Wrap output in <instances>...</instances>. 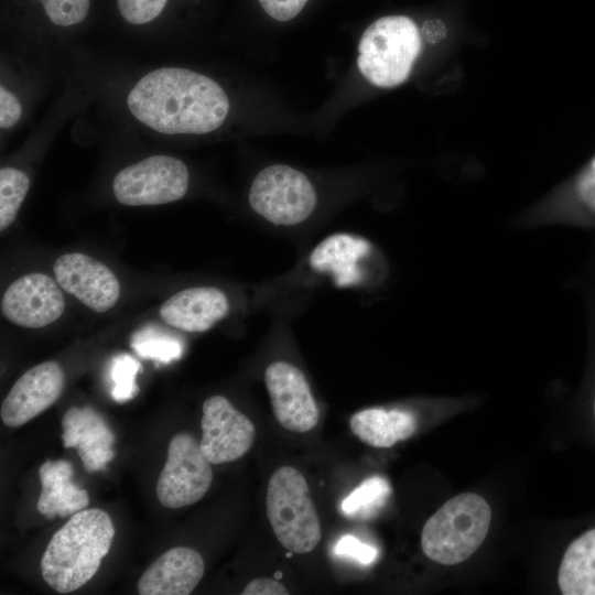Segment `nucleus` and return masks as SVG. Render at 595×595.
<instances>
[{"label": "nucleus", "mask_w": 595, "mask_h": 595, "mask_svg": "<svg viewBox=\"0 0 595 595\" xmlns=\"http://www.w3.org/2000/svg\"><path fill=\"white\" fill-rule=\"evenodd\" d=\"M127 105L137 120L164 134H203L219 128L229 100L214 79L180 67L144 75L130 90Z\"/></svg>", "instance_id": "f257e3e1"}, {"label": "nucleus", "mask_w": 595, "mask_h": 595, "mask_svg": "<svg viewBox=\"0 0 595 595\" xmlns=\"http://www.w3.org/2000/svg\"><path fill=\"white\" fill-rule=\"evenodd\" d=\"M115 527L109 515L98 508L83 509L52 537L40 566L44 581L61 594L85 585L108 554Z\"/></svg>", "instance_id": "f03ea898"}, {"label": "nucleus", "mask_w": 595, "mask_h": 595, "mask_svg": "<svg viewBox=\"0 0 595 595\" xmlns=\"http://www.w3.org/2000/svg\"><path fill=\"white\" fill-rule=\"evenodd\" d=\"M490 520L491 510L483 497L459 494L428 519L421 533L422 550L436 563L458 564L483 543Z\"/></svg>", "instance_id": "7ed1b4c3"}, {"label": "nucleus", "mask_w": 595, "mask_h": 595, "mask_svg": "<svg viewBox=\"0 0 595 595\" xmlns=\"http://www.w3.org/2000/svg\"><path fill=\"white\" fill-rule=\"evenodd\" d=\"M421 46L420 32L413 20L405 15L380 18L361 35L358 69L377 87L399 86L410 76Z\"/></svg>", "instance_id": "20e7f679"}, {"label": "nucleus", "mask_w": 595, "mask_h": 595, "mask_svg": "<svg viewBox=\"0 0 595 595\" xmlns=\"http://www.w3.org/2000/svg\"><path fill=\"white\" fill-rule=\"evenodd\" d=\"M267 516L279 542L294 553H309L321 541L322 528L304 476L281 466L270 476Z\"/></svg>", "instance_id": "39448f33"}, {"label": "nucleus", "mask_w": 595, "mask_h": 595, "mask_svg": "<svg viewBox=\"0 0 595 595\" xmlns=\"http://www.w3.org/2000/svg\"><path fill=\"white\" fill-rule=\"evenodd\" d=\"M249 204L271 224L293 226L313 213L316 193L302 172L284 164H274L255 177L249 192Z\"/></svg>", "instance_id": "423d86ee"}, {"label": "nucleus", "mask_w": 595, "mask_h": 595, "mask_svg": "<svg viewBox=\"0 0 595 595\" xmlns=\"http://www.w3.org/2000/svg\"><path fill=\"white\" fill-rule=\"evenodd\" d=\"M188 187L186 165L171 155H152L131 164L113 178L117 201L127 206L159 205L181 199Z\"/></svg>", "instance_id": "0eeeda50"}, {"label": "nucleus", "mask_w": 595, "mask_h": 595, "mask_svg": "<svg viewBox=\"0 0 595 595\" xmlns=\"http://www.w3.org/2000/svg\"><path fill=\"white\" fill-rule=\"evenodd\" d=\"M212 480L210 463L195 439L187 433L174 435L155 487L161 505L172 509L193 505L208 491Z\"/></svg>", "instance_id": "6e6552de"}, {"label": "nucleus", "mask_w": 595, "mask_h": 595, "mask_svg": "<svg viewBox=\"0 0 595 595\" xmlns=\"http://www.w3.org/2000/svg\"><path fill=\"white\" fill-rule=\"evenodd\" d=\"M199 447L210 464H224L241 457L252 446L253 423L223 396L208 397L203 403Z\"/></svg>", "instance_id": "1a4fd4ad"}, {"label": "nucleus", "mask_w": 595, "mask_h": 595, "mask_svg": "<svg viewBox=\"0 0 595 595\" xmlns=\"http://www.w3.org/2000/svg\"><path fill=\"white\" fill-rule=\"evenodd\" d=\"M266 387L277 421L291 432L315 428L318 411L304 374L286 361H273L264 371Z\"/></svg>", "instance_id": "9d476101"}, {"label": "nucleus", "mask_w": 595, "mask_h": 595, "mask_svg": "<svg viewBox=\"0 0 595 595\" xmlns=\"http://www.w3.org/2000/svg\"><path fill=\"white\" fill-rule=\"evenodd\" d=\"M57 284V281L40 272L19 278L2 295L3 316L28 328H40L55 322L65 309L64 295Z\"/></svg>", "instance_id": "9b49d317"}, {"label": "nucleus", "mask_w": 595, "mask_h": 595, "mask_svg": "<svg viewBox=\"0 0 595 595\" xmlns=\"http://www.w3.org/2000/svg\"><path fill=\"white\" fill-rule=\"evenodd\" d=\"M53 270L58 285L95 312H107L119 299L120 284L115 273L89 256L65 253Z\"/></svg>", "instance_id": "f8f14e48"}, {"label": "nucleus", "mask_w": 595, "mask_h": 595, "mask_svg": "<svg viewBox=\"0 0 595 595\" xmlns=\"http://www.w3.org/2000/svg\"><path fill=\"white\" fill-rule=\"evenodd\" d=\"M65 386L61 365L48 360L25 371L12 386L0 409L2 422L18 428L57 401Z\"/></svg>", "instance_id": "ddd939ff"}, {"label": "nucleus", "mask_w": 595, "mask_h": 595, "mask_svg": "<svg viewBox=\"0 0 595 595\" xmlns=\"http://www.w3.org/2000/svg\"><path fill=\"white\" fill-rule=\"evenodd\" d=\"M64 447L77 448L84 468L89 472L102 469L115 452V434L101 414L90 407L69 408L62 420Z\"/></svg>", "instance_id": "4468645a"}, {"label": "nucleus", "mask_w": 595, "mask_h": 595, "mask_svg": "<svg viewBox=\"0 0 595 595\" xmlns=\"http://www.w3.org/2000/svg\"><path fill=\"white\" fill-rule=\"evenodd\" d=\"M204 571V560L197 551L175 547L144 571L137 589L141 595H187L197 586Z\"/></svg>", "instance_id": "2eb2a0df"}, {"label": "nucleus", "mask_w": 595, "mask_h": 595, "mask_svg": "<svg viewBox=\"0 0 595 595\" xmlns=\"http://www.w3.org/2000/svg\"><path fill=\"white\" fill-rule=\"evenodd\" d=\"M229 301L218 288L196 286L182 290L160 307L166 324L188 333L205 332L227 316Z\"/></svg>", "instance_id": "dca6fc26"}, {"label": "nucleus", "mask_w": 595, "mask_h": 595, "mask_svg": "<svg viewBox=\"0 0 595 595\" xmlns=\"http://www.w3.org/2000/svg\"><path fill=\"white\" fill-rule=\"evenodd\" d=\"M371 252V244L350 234H334L323 239L310 255V266L329 274L337 286H350L363 279L359 261Z\"/></svg>", "instance_id": "f3484780"}, {"label": "nucleus", "mask_w": 595, "mask_h": 595, "mask_svg": "<svg viewBox=\"0 0 595 595\" xmlns=\"http://www.w3.org/2000/svg\"><path fill=\"white\" fill-rule=\"evenodd\" d=\"M39 475L42 489L36 507L45 518H65L88 506V491L73 483L74 470L69 462L45 461L40 466Z\"/></svg>", "instance_id": "a211bd4d"}, {"label": "nucleus", "mask_w": 595, "mask_h": 595, "mask_svg": "<svg viewBox=\"0 0 595 595\" xmlns=\"http://www.w3.org/2000/svg\"><path fill=\"white\" fill-rule=\"evenodd\" d=\"M351 432L365 444L387 448L411 437L416 431L413 413L383 408H368L356 412L349 420Z\"/></svg>", "instance_id": "6ab92c4d"}, {"label": "nucleus", "mask_w": 595, "mask_h": 595, "mask_svg": "<svg viewBox=\"0 0 595 595\" xmlns=\"http://www.w3.org/2000/svg\"><path fill=\"white\" fill-rule=\"evenodd\" d=\"M558 583L564 595H595V529L569 545L559 569Z\"/></svg>", "instance_id": "aec40b11"}, {"label": "nucleus", "mask_w": 595, "mask_h": 595, "mask_svg": "<svg viewBox=\"0 0 595 595\" xmlns=\"http://www.w3.org/2000/svg\"><path fill=\"white\" fill-rule=\"evenodd\" d=\"M390 495L389 482L382 476H371L342 500L340 510L348 518L370 519L385 507Z\"/></svg>", "instance_id": "412c9836"}, {"label": "nucleus", "mask_w": 595, "mask_h": 595, "mask_svg": "<svg viewBox=\"0 0 595 595\" xmlns=\"http://www.w3.org/2000/svg\"><path fill=\"white\" fill-rule=\"evenodd\" d=\"M131 347L140 357L163 364L181 358L183 353V344L176 336L153 325L136 332Z\"/></svg>", "instance_id": "4be33fe9"}, {"label": "nucleus", "mask_w": 595, "mask_h": 595, "mask_svg": "<svg viewBox=\"0 0 595 595\" xmlns=\"http://www.w3.org/2000/svg\"><path fill=\"white\" fill-rule=\"evenodd\" d=\"M30 188L29 176L11 166L0 170V229L8 228L17 217Z\"/></svg>", "instance_id": "5701e85b"}, {"label": "nucleus", "mask_w": 595, "mask_h": 595, "mask_svg": "<svg viewBox=\"0 0 595 595\" xmlns=\"http://www.w3.org/2000/svg\"><path fill=\"white\" fill-rule=\"evenodd\" d=\"M140 369V363L128 354H120L112 358L109 376L113 383L111 389L113 400L126 402L138 393L136 377Z\"/></svg>", "instance_id": "b1692460"}, {"label": "nucleus", "mask_w": 595, "mask_h": 595, "mask_svg": "<svg viewBox=\"0 0 595 595\" xmlns=\"http://www.w3.org/2000/svg\"><path fill=\"white\" fill-rule=\"evenodd\" d=\"M48 19L61 26L82 22L89 10L90 0H39Z\"/></svg>", "instance_id": "393cba45"}, {"label": "nucleus", "mask_w": 595, "mask_h": 595, "mask_svg": "<svg viewBox=\"0 0 595 595\" xmlns=\"http://www.w3.org/2000/svg\"><path fill=\"white\" fill-rule=\"evenodd\" d=\"M167 0H117L122 18L131 24H144L154 20Z\"/></svg>", "instance_id": "a878e982"}, {"label": "nucleus", "mask_w": 595, "mask_h": 595, "mask_svg": "<svg viewBox=\"0 0 595 595\" xmlns=\"http://www.w3.org/2000/svg\"><path fill=\"white\" fill-rule=\"evenodd\" d=\"M336 556L351 559L361 565H370L378 559V549L365 543L354 536L345 534L340 537L333 547Z\"/></svg>", "instance_id": "bb28decb"}, {"label": "nucleus", "mask_w": 595, "mask_h": 595, "mask_svg": "<svg viewBox=\"0 0 595 595\" xmlns=\"http://www.w3.org/2000/svg\"><path fill=\"white\" fill-rule=\"evenodd\" d=\"M574 193L578 202L595 214V156L577 175Z\"/></svg>", "instance_id": "cd10ccee"}, {"label": "nucleus", "mask_w": 595, "mask_h": 595, "mask_svg": "<svg viewBox=\"0 0 595 595\" xmlns=\"http://www.w3.org/2000/svg\"><path fill=\"white\" fill-rule=\"evenodd\" d=\"M263 10L277 21H289L296 17L307 0H258Z\"/></svg>", "instance_id": "c85d7f7f"}, {"label": "nucleus", "mask_w": 595, "mask_h": 595, "mask_svg": "<svg viewBox=\"0 0 595 595\" xmlns=\"http://www.w3.org/2000/svg\"><path fill=\"white\" fill-rule=\"evenodd\" d=\"M22 108L19 99L4 86L0 87V127L8 129L20 119Z\"/></svg>", "instance_id": "c756f323"}, {"label": "nucleus", "mask_w": 595, "mask_h": 595, "mask_svg": "<svg viewBox=\"0 0 595 595\" xmlns=\"http://www.w3.org/2000/svg\"><path fill=\"white\" fill-rule=\"evenodd\" d=\"M242 595H286L289 591L280 582L270 577L255 578L247 584Z\"/></svg>", "instance_id": "7c9ffc66"}]
</instances>
